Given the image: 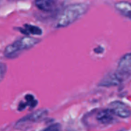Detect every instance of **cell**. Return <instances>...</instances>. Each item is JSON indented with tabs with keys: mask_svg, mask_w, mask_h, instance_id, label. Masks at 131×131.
I'll return each mask as SVG.
<instances>
[{
	"mask_svg": "<svg viewBox=\"0 0 131 131\" xmlns=\"http://www.w3.org/2000/svg\"><path fill=\"white\" fill-rule=\"evenodd\" d=\"M89 10V5L84 2L73 3L66 6L59 15L55 27L64 28L75 22Z\"/></svg>",
	"mask_w": 131,
	"mask_h": 131,
	"instance_id": "obj_1",
	"label": "cell"
},
{
	"mask_svg": "<svg viewBox=\"0 0 131 131\" xmlns=\"http://www.w3.org/2000/svg\"><path fill=\"white\" fill-rule=\"evenodd\" d=\"M38 42H40V39L29 36H25L24 37L8 45L4 49L3 55L5 57L8 59L17 57L21 53L33 48Z\"/></svg>",
	"mask_w": 131,
	"mask_h": 131,
	"instance_id": "obj_2",
	"label": "cell"
},
{
	"mask_svg": "<svg viewBox=\"0 0 131 131\" xmlns=\"http://www.w3.org/2000/svg\"><path fill=\"white\" fill-rule=\"evenodd\" d=\"M116 73L121 77L123 80L127 79L131 73V53L123 56L117 65Z\"/></svg>",
	"mask_w": 131,
	"mask_h": 131,
	"instance_id": "obj_3",
	"label": "cell"
},
{
	"mask_svg": "<svg viewBox=\"0 0 131 131\" xmlns=\"http://www.w3.org/2000/svg\"><path fill=\"white\" fill-rule=\"evenodd\" d=\"M48 114V110L45 109L38 110L31 114H28V116L21 118V120H18V122L15 124V127L18 128V127H21L27 124H32V123H37L42 120L45 117H46Z\"/></svg>",
	"mask_w": 131,
	"mask_h": 131,
	"instance_id": "obj_4",
	"label": "cell"
},
{
	"mask_svg": "<svg viewBox=\"0 0 131 131\" xmlns=\"http://www.w3.org/2000/svg\"><path fill=\"white\" fill-rule=\"evenodd\" d=\"M109 109L114 114L121 118H127L131 115L130 110L121 101H114L110 103Z\"/></svg>",
	"mask_w": 131,
	"mask_h": 131,
	"instance_id": "obj_5",
	"label": "cell"
},
{
	"mask_svg": "<svg viewBox=\"0 0 131 131\" xmlns=\"http://www.w3.org/2000/svg\"><path fill=\"white\" fill-rule=\"evenodd\" d=\"M122 81H124L121 77L115 72L113 73L107 74L102 80H101L99 86H117L119 85Z\"/></svg>",
	"mask_w": 131,
	"mask_h": 131,
	"instance_id": "obj_6",
	"label": "cell"
},
{
	"mask_svg": "<svg viewBox=\"0 0 131 131\" xmlns=\"http://www.w3.org/2000/svg\"><path fill=\"white\" fill-rule=\"evenodd\" d=\"M17 29L25 36H41L43 34V31L39 26L32 24H24L22 27H18Z\"/></svg>",
	"mask_w": 131,
	"mask_h": 131,
	"instance_id": "obj_7",
	"label": "cell"
},
{
	"mask_svg": "<svg viewBox=\"0 0 131 131\" xmlns=\"http://www.w3.org/2000/svg\"><path fill=\"white\" fill-rule=\"evenodd\" d=\"M116 10L124 17L131 20V3L125 1L117 2L114 4Z\"/></svg>",
	"mask_w": 131,
	"mask_h": 131,
	"instance_id": "obj_8",
	"label": "cell"
},
{
	"mask_svg": "<svg viewBox=\"0 0 131 131\" xmlns=\"http://www.w3.org/2000/svg\"><path fill=\"white\" fill-rule=\"evenodd\" d=\"M38 105V100L35 98L32 94H26L25 96L24 100L21 101L18 106V110L22 111L26 107H29L30 109H34Z\"/></svg>",
	"mask_w": 131,
	"mask_h": 131,
	"instance_id": "obj_9",
	"label": "cell"
},
{
	"mask_svg": "<svg viewBox=\"0 0 131 131\" xmlns=\"http://www.w3.org/2000/svg\"><path fill=\"white\" fill-rule=\"evenodd\" d=\"M35 6L41 11L49 12L54 9V0H35Z\"/></svg>",
	"mask_w": 131,
	"mask_h": 131,
	"instance_id": "obj_10",
	"label": "cell"
},
{
	"mask_svg": "<svg viewBox=\"0 0 131 131\" xmlns=\"http://www.w3.org/2000/svg\"><path fill=\"white\" fill-rule=\"evenodd\" d=\"M114 115L110 109L104 110L97 113L96 116L97 120H98L102 124H111L114 120Z\"/></svg>",
	"mask_w": 131,
	"mask_h": 131,
	"instance_id": "obj_11",
	"label": "cell"
},
{
	"mask_svg": "<svg viewBox=\"0 0 131 131\" xmlns=\"http://www.w3.org/2000/svg\"><path fill=\"white\" fill-rule=\"evenodd\" d=\"M7 72V66L4 63H0V83L4 79Z\"/></svg>",
	"mask_w": 131,
	"mask_h": 131,
	"instance_id": "obj_12",
	"label": "cell"
},
{
	"mask_svg": "<svg viewBox=\"0 0 131 131\" xmlns=\"http://www.w3.org/2000/svg\"><path fill=\"white\" fill-rule=\"evenodd\" d=\"M42 131H61V127L59 124H53Z\"/></svg>",
	"mask_w": 131,
	"mask_h": 131,
	"instance_id": "obj_13",
	"label": "cell"
},
{
	"mask_svg": "<svg viewBox=\"0 0 131 131\" xmlns=\"http://www.w3.org/2000/svg\"><path fill=\"white\" fill-rule=\"evenodd\" d=\"M104 49L101 46H97L96 48L94 49V52L95 53H97V54H101V53H104Z\"/></svg>",
	"mask_w": 131,
	"mask_h": 131,
	"instance_id": "obj_14",
	"label": "cell"
},
{
	"mask_svg": "<svg viewBox=\"0 0 131 131\" xmlns=\"http://www.w3.org/2000/svg\"><path fill=\"white\" fill-rule=\"evenodd\" d=\"M9 1H12V2H18V1H20V0H9Z\"/></svg>",
	"mask_w": 131,
	"mask_h": 131,
	"instance_id": "obj_15",
	"label": "cell"
}]
</instances>
